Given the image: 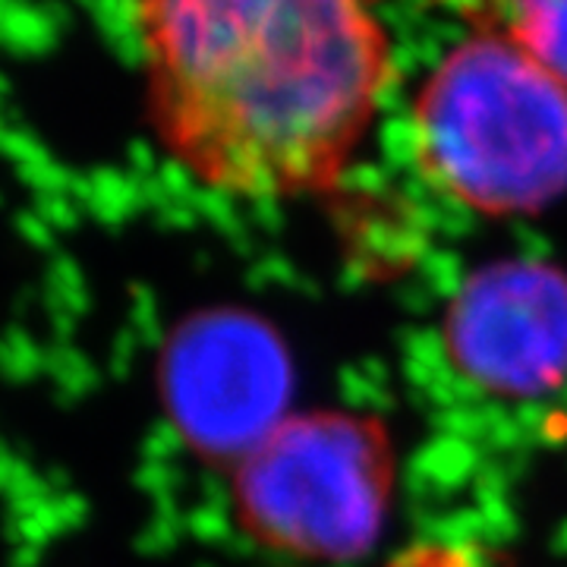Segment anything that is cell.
Here are the masks:
<instances>
[{"label":"cell","mask_w":567,"mask_h":567,"mask_svg":"<svg viewBox=\"0 0 567 567\" xmlns=\"http://www.w3.org/2000/svg\"><path fill=\"white\" fill-rule=\"evenodd\" d=\"M445 353L492 398H546L567 382V275L536 259L470 275L445 312Z\"/></svg>","instance_id":"obj_4"},{"label":"cell","mask_w":567,"mask_h":567,"mask_svg":"<svg viewBox=\"0 0 567 567\" xmlns=\"http://www.w3.org/2000/svg\"><path fill=\"white\" fill-rule=\"evenodd\" d=\"M155 140L246 203L331 193L394 80L372 0H133Z\"/></svg>","instance_id":"obj_1"},{"label":"cell","mask_w":567,"mask_h":567,"mask_svg":"<svg viewBox=\"0 0 567 567\" xmlns=\"http://www.w3.org/2000/svg\"><path fill=\"white\" fill-rule=\"evenodd\" d=\"M391 492L385 425L357 413L284 416L234 470V514L246 536L306 561L363 555Z\"/></svg>","instance_id":"obj_3"},{"label":"cell","mask_w":567,"mask_h":567,"mask_svg":"<svg viewBox=\"0 0 567 567\" xmlns=\"http://www.w3.org/2000/svg\"><path fill=\"white\" fill-rule=\"evenodd\" d=\"M470 25L495 29L567 89V0H457Z\"/></svg>","instance_id":"obj_6"},{"label":"cell","mask_w":567,"mask_h":567,"mask_svg":"<svg viewBox=\"0 0 567 567\" xmlns=\"http://www.w3.org/2000/svg\"><path fill=\"white\" fill-rule=\"evenodd\" d=\"M164 388L183 435L237 464L284 420L287 360L259 322L215 316L183 328L164 363Z\"/></svg>","instance_id":"obj_5"},{"label":"cell","mask_w":567,"mask_h":567,"mask_svg":"<svg viewBox=\"0 0 567 567\" xmlns=\"http://www.w3.org/2000/svg\"><path fill=\"white\" fill-rule=\"evenodd\" d=\"M416 167L488 218H524L567 193V89L514 41L470 25L413 95Z\"/></svg>","instance_id":"obj_2"}]
</instances>
